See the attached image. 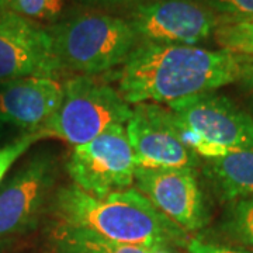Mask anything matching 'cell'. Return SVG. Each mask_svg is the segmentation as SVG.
Masks as SVG:
<instances>
[{"instance_id": "obj_25", "label": "cell", "mask_w": 253, "mask_h": 253, "mask_svg": "<svg viewBox=\"0 0 253 253\" xmlns=\"http://www.w3.org/2000/svg\"><path fill=\"white\" fill-rule=\"evenodd\" d=\"M6 249V241H0V253H4Z\"/></svg>"}, {"instance_id": "obj_16", "label": "cell", "mask_w": 253, "mask_h": 253, "mask_svg": "<svg viewBox=\"0 0 253 253\" xmlns=\"http://www.w3.org/2000/svg\"><path fill=\"white\" fill-rule=\"evenodd\" d=\"M214 37L221 48L248 58H253L252 20H221V24L215 30Z\"/></svg>"}, {"instance_id": "obj_6", "label": "cell", "mask_w": 253, "mask_h": 253, "mask_svg": "<svg viewBox=\"0 0 253 253\" xmlns=\"http://www.w3.org/2000/svg\"><path fill=\"white\" fill-rule=\"evenodd\" d=\"M72 184L96 199L132 187L136 163L126 126H114L75 146L65 165Z\"/></svg>"}, {"instance_id": "obj_17", "label": "cell", "mask_w": 253, "mask_h": 253, "mask_svg": "<svg viewBox=\"0 0 253 253\" xmlns=\"http://www.w3.org/2000/svg\"><path fill=\"white\" fill-rule=\"evenodd\" d=\"M63 9V0H10V11L31 21H55Z\"/></svg>"}, {"instance_id": "obj_18", "label": "cell", "mask_w": 253, "mask_h": 253, "mask_svg": "<svg viewBox=\"0 0 253 253\" xmlns=\"http://www.w3.org/2000/svg\"><path fill=\"white\" fill-rule=\"evenodd\" d=\"M44 138H49V134L46 132V129L40 128L36 131L23 132L21 135L0 148V183L13 168V165L17 162L33 145Z\"/></svg>"}, {"instance_id": "obj_12", "label": "cell", "mask_w": 253, "mask_h": 253, "mask_svg": "<svg viewBox=\"0 0 253 253\" xmlns=\"http://www.w3.org/2000/svg\"><path fill=\"white\" fill-rule=\"evenodd\" d=\"M61 99L59 79L26 76L0 82V120L24 132L36 131L54 116Z\"/></svg>"}, {"instance_id": "obj_4", "label": "cell", "mask_w": 253, "mask_h": 253, "mask_svg": "<svg viewBox=\"0 0 253 253\" xmlns=\"http://www.w3.org/2000/svg\"><path fill=\"white\" fill-rule=\"evenodd\" d=\"M183 142L200 159H215L253 149V117L229 97L215 91L168 103Z\"/></svg>"}, {"instance_id": "obj_2", "label": "cell", "mask_w": 253, "mask_h": 253, "mask_svg": "<svg viewBox=\"0 0 253 253\" xmlns=\"http://www.w3.org/2000/svg\"><path fill=\"white\" fill-rule=\"evenodd\" d=\"M46 211L54 221L123 244L186 251L191 239L136 187L96 199L75 184L61 186Z\"/></svg>"}, {"instance_id": "obj_13", "label": "cell", "mask_w": 253, "mask_h": 253, "mask_svg": "<svg viewBox=\"0 0 253 253\" xmlns=\"http://www.w3.org/2000/svg\"><path fill=\"white\" fill-rule=\"evenodd\" d=\"M203 174L219 201L232 203L253 197V149H241L208 159Z\"/></svg>"}, {"instance_id": "obj_10", "label": "cell", "mask_w": 253, "mask_h": 253, "mask_svg": "<svg viewBox=\"0 0 253 253\" xmlns=\"http://www.w3.org/2000/svg\"><path fill=\"white\" fill-rule=\"evenodd\" d=\"M135 187L189 235L207 226L210 212L196 169L136 168Z\"/></svg>"}, {"instance_id": "obj_20", "label": "cell", "mask_w": 253, "mask_h": 253, "mask_svg": "<svg viewBox=\"0 0 253 253\" xmlns=\"http://www.w3.org/2000/svg\"><path fill=\"white\" fill-rule=\"evenodd\" d=\"M186 251L189 253H253V251L249 249L218 244V242H210L201 238H191Z\"/></svg>"}, {"instance_id": "obj_7", "label": "cell", "mask_w": 253, "mask_h": 253, "mask_svg": "<svg viewBox=\"0 0 253 253\" xmlns=\"http://www.w3.org/2000/svg\"><path fill=\"white\" fill-rule=\"evenodd\" d=\"M58 161L38 152L0 189V241L33 231L48 210L58 180Z\"/></svg>"}, {"instance_id": "obj_14", "label": "cell", "mask_w": 253, "mask_h": 253, "mask_svg": "<svg viewBox=\"0 0 253 253\" xmlns=\"http://www.w3.org/2000/svg\"><path fill=\"white\" fill-rule=\"evenodd\" d=\"M52 253H181L177 249L149 248L110 241L87 229L52 221L46 228Z\"/></svg>"}, {"instance_id": "obj_23", "label": "cell", "mask_w": 253, "mask_h": 253, "mask_svg": "<svg viewBox=\"0 0 253 253\" xmlns=\"http://www.w3.org/2000/svg\"><path fill=\"white\" fill-rule=\"evenodd\" d=\"M9 1L10 0H0V11L9 9Z\"/></svg>"}, {"instance_id": "obj_11", "label": "cell", "mask_w": 253, "mask_h": 253, "mask_svg": "<svg viewBox=\"0 0 253 253\" xmlns=\"http://www.w3.org/2000/svg\"><path fill=\"white\" fill-rule=\"evenodd\" d=\"M61 73L48 28L10 10L0 11V82L26 76L59 79Z\"/></svg>"}, {"instance_id": "obj_26", "label": "cell", "mask_w": 253, "mask_h": 253, "mask_svg": "<svg viewBox=\"0 0 253 253\" xmlns=\"http://www.w3.org/2000/svg\"><path fill=\"white\" fill-rule=\"evenodd\" d=\"M45 253H52V252H45Z\"/></svg>"}, {"instance_id": "obj_3", "label": "cell", "mask_w": 253, "mask_h": 253, "mask_svg": "<svg viewBox=\"0 0 253 253\" xmlns=\"http://www.w3.org/2000/svg\"><path fill=\"white\" fill-rule=\"evenodd\" d=\"M62 71L97 76L126 62L139 40L129 23L101 13H82L48 28Z\"/></svg>"}, {"instance_id": "obj_8", "label": "cell", "mask_w": 253, "mask_h": 253, "mask_svg": "<svg viewBox=\"0 0 253 253\" xmlns=\"http://www.w3.org/2000/svg\"><path fill=\"white\" fill-rule=\"evenodd\" d=\"M126 131L136 168L197 169L200 158L183 142L176 117L168 107L141 103L132 107Z\"/></svg>"}, {"instance_id": "obj_19", "label": "cell", "mask_w": 253, "mask_h": 253, "mask_svg": "<svg viewBox=\"0 0 253 253\" xmlns=\"http://www.w3.org/2000/svg\"><path fill=\"white\" fill-rule=\"evenodd\" d=\"M214 11L221 20L239 21L253 18V0H196Z\"/></svg>"}, {"instance_id": "obj_21", "label": "cell", "mask_w": 253, "mask_h": 253, "mask_svg": "<svg viewBox=\"0 0 253 253\" xmlns=\"http://www.w3.org/2000/svg\"><path fill=\"white\" fill-rule=\"evenodd\" d=\"M238 83H241L242 89L246 93V100H248V106H249L248 113L253 117V58L251 59V62L248 63L244 75Z\"/></svg>"}, {"instance_id": "obj_22", "label": "cell", "mask_w": 253, "mask_h": 253, "mask_svg": "<svg viewBox=\"0 0 253 253\" xmlns=\"http://www.w3.org/2000/svg\"><path fill=\"white\" fill-rule=\"evenodd\" d=\"M86 1H90L94 4H121V3H128V1H132V0H86Z\"/></svg>"}, {"instance_id": "obj_9", "label": "cell", "mask_w": 253, "mask_h": 253, "mask_svg": "<svg viewBox=\"0 0 253 253\" xmlns=\"http://www.w3.org/2000/svg\"><path fill=\"white\" fill-rule=\"evenodd\" d=\"M139 42L197 45L214 36L221 17L196 0H154L126 20Z\"/></svg>"}, {"instance_id": "obj_27", "label": "cell", "mask_w": 253, "mask_h": 253, "mask_svg": "<svg viewBox=\"0 0 253 253\" xmlns=\"http://www.w3.org/2000/svg\"><path fill=\"white\" fill-rule=\"evenodd\" d=\"M251 20H252V21H253V18H251Z\"/></svg>"}, {"instance_id": "obj_24", "label": "cell", "mask_w": 253, "mask_h": 253, "mask_svg": "<svg viewBox=\"0 0 253 253\" xmlns=\"http://www.w3.org/2000/svg\"><path fill=\"white\" fill-rule=\"evenodd\" d=\"M4 126H6V124L0 120V138H1V135L4 134Z\"/></svg>"}, {"instance_id": "obj_1", "label": "cell", "mask_w": 253, "mask_h": 253, "mask_svg": "<svg viewBox=\"0 0 253 253\" xmlns=\"http://www.w3.org/2000/svg\"><path fill=\"white\" fill-rule=\"evenodd\" d=\"M252 58L228 49L139 42L116 75L126 103L168 104L239 82Z\"/></svg>"}, {"instance_id": "obj_15", "label": "cell", "mask_w": 253, "mask_h": 253, "mask_svg": "<svg viewBox=\"0 0 253 253\" xmlns=\"http://www.w3.org/2000/svg\"><path fill=\"white\" fill-rule=\"evenodd\" d=\"M217 229L238 248L253 251V197L228 203Z\"/></svg>"}, {"instance_id": "obj_5", "label": "cell", "mask_w": 253, "mask_h": 253, "mask_svg": "<svg viewBox=\"0 0 253 253\" xmlns=\"http://www.w3.org/2000/svg\"><path fill=\"white\" fill-rule=\"evenodd\" d=\"M131 114L132 107L109 83L96 76L75 75L62 83L61 104L42 128L75 148L111 126H126Z\"/></svg>"}]
</instances>
